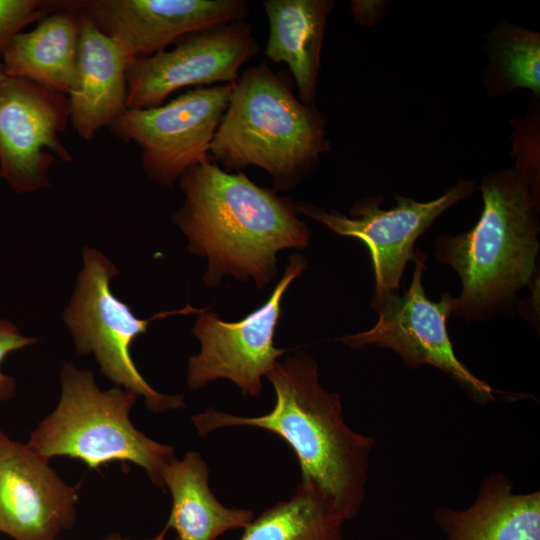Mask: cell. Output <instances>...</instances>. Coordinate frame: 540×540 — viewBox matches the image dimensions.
<instances>
[{
  "label": "cell",
  "mask_w": 540,
  "mask_h": 540,
  "mask_svg": "<svg viewBox=\"0 0 540 540\" xmlns=\"http://www.w3.org/2000/svg\"><path fill=\"white\" fill-rule=\"evenodd\" d=\"M232 89L233 84L197 87L156 107L126 109L109 130L138 146L142 169L152 181L171 186L211 160L210 147Z\"/></svg>",
  "instance_id": "obj_7"
},
{
  "label": "cell",
  "mask_w": 540,
  "mask_h": 540,
  "mask_svg": "<svg viewBox=\"0 0 540 540\" xmlns=\"http://www.w3.org/2000/svg\"><path fill=\"white\" fill-rule=\"evenodd\" d=\"M118 273L114 264L97 250L83 249V269L75 293L64 311L77 351L93 354L101 373L117 385L142 396L155 413L183 408V396L162 394L153 389L136 368L130 354L134 339L146 333L149 323L177 314L200 313L190 305L180 310L161 312L149 319L137 318L129 306L110 289Z\"/></svg>",
  "instance_id": "obj_6"
},
{
  "label": "cell",
  "mask_w": 540,
  "mask_h": 540,
  "mask_svg": "<svg viewBox=\"0 0 540 540\" xmlns=\"http://www.w3.org/2000/svg\"><path fill=\"white\" fill-rule=\"evenodd\" d=\"M78 38L79 10L64 1L34 29L12 37L1 58L4 73L66 94L74 78Z\"/></svg>",
  "instance_id": "obj_17"
},
{
  "label": "cell",
  "mask_w": 540,
  "mask_h": 540,
  "mask_svg": "<svg viewBox=\"0 0 540 540\" xmlns=\"http://www.w3.org/2000/svg\"><path fill=\"white\" fill-rule=\"evenodd\" d=\"M426 254L416 249L415 270L402 295L372 298L378 321L367 331L348 334L339 341L352 348L376 345L396 352L408 368L436 367L478 402L495 399L494 389L477 378L456 357L447 330L453 296L445 293L438 302L427 298L422 276Z\"/></svg>",
  "instance_id": "obj_8"
},
{
  "label": "cell",
  "mask_w": 540,
  "mask_h": 540,
  "mask_svg": "<svg viewBox=\"0 0 540 540\" xmlns=\"http://www.w3.org/2000/svg\"><path fill=\"white\" fill-rule=\"evenodd\" d=\"M475 181L460 180L441 197L418 202L401 195L397 205L389 210L380 208L381 197L358 200L347 217L333 209L326 211L310 203H295L298 214H303L327 226L334 233L361 240L369 250L374 278L373 297L398 293L407 262L414 261V245L446 209L469 197Z\"/></svg>",
  "instance_id": "obj_10"
},
{
  "label": "cell",
  "mask_w": 540,
  "mask_h": 540,
  "mask_svg": "<svg viewBox=\"0 0 540 540\" xmlns=\"http://www.w3.org/2000/svg\"><path fill=\"white\" fill-rule=\"evenodd\" d=\"M275 392L272 410L239 416L208 407L191 420L201 437L226 427H254L280 437L296 455L301 480L334 501L346 521L360 511L374 438L345 421L340 395L319 382L318 364L305 352L278 360L265 376Z\"/></svg>",
  "instance_id": "obj_2"
},
{
  "label": "cell",
  "mask_w": 540,
  "mask_h": 540,
  "mask_svg": "<svg viewBox=\"0 0 540 540\" xmlns=\"http://www.w3.org/2000/svg\"><path fill=\"white\" fill-rule=\"evenodd\" d=\"M433 521L446 540H540V492L516 493L506 475L493 472L468 508L440 506Z\"/></svg>",
  "instance_id": "obj_16"
},
{
  "label": "cell",
  "mask_w": 540,
  "mask_h": 540,
  "mask_svg": "<svg viewBox=\"0 0 540 540\" xmlns=\"http://www.w3.org/2000/svg\"><path fill=\"white\" fill-rule=\"evenodd\" d=\"M269 24L265 54L287 64L299 100L313 105L320 70L324 28L333 2L328 0H264Z\"/></svg>",
  "instance_id": "obj_18"
},
{
  "label": "cell",
  "mask_w": 540,
  "mask_h": 540,
  "mask_svg": "<svg viewBox=\"0 0 540 540\" xmlns=\"http://www.w3.org/2000/svg\"><path fill=\"white\" fill-rule=\"evenodd\" d=\"M179 185L185 199L173 222L190 252L207 259V286L231 276L262 289L276 276L279 251L309 244L311 232L292 199L242 172H227L209 160L186 171Z\"/></svg>",
  "instance_id": "obj_1"
},
{
  "label": "cell",
  "mask_w": 540,
  "mask_h": 540,
  "mask_svg": "<svg viewBox=\"0 0 540 540\" xmlns=\"http://www.w3.org/2000/svg\"><path fill=\"white\" fill-rule=\"evenodd\" d=\"M128 62L117 43L79 10L77 59L67 100L69 122L82 139H93L126 111Z\"/></svg>",
  "instance_id": "obj_15"
},
{
  "label": "cell",
  "mask_w": 540,
  "mask_h": 540,
  "mask_svg": "<svg viewBox=\"0 0 540 540\" xmlns=\"http://www.w3.org/2000/svg\"><path fill=\"white\" fill-rule=\"evenodd\" d=\"M483 210L476 225L435 240L439 262L460 276L462 291L451 314L482 321L512 306L517 291L536 273L539 197L516 168L487 174L481 182Z\"/></svg>",
  "instance_id": "obj_3"
},
{
  "label": "cell",
  "mask_w": 540,
  "mask_h": 540,
  "mask_svg": "<svg viewBox=\"0 0 540 540\" xmlns=\"http://www.w3.org/2000/svg\"><path fill=\"white\" fill-rule=\"evenodd\" d=\"M496 66L509 89L540 91V37L536 32L508 27L498 36Z\"/></svg>",
  "instance_id": "obj_21"
},
{
  "label": "cell",
  "mask_w": 540,
  "mask_h": 540,
  "mask_svg": "<svg viewBox=\"0 0 540 540\" xmlns=\"http://www.w3.org/2000/svg\"><path fill=\"white\" fill-rule=\"evenodd\" d=\"M6 77H7V76H6L5 73H4L3 65H2V63H0V83H1L3 80H5Z\"/></svg>",
  "instance_id": "obj_25"
},
{
  "label": "cell",
  "mask_w": 540,
  "mask_h": 540,
  "mask_svg": "<svg viewBox=\"0 0 540 540\" xmlns=\"http://www.w3.org/2000/svg\"><path fill=\"white\" fill-rule=\"evenodd\" d=\"M78 491L28 443L0 429V532L14 540H55L76 522Z\"/></svg>",
  "instance_id": "obj_14"
},
{
  "label": "cell",
  "mask_w": 540,
  "mask_h": 540,
  "mask_svg": "<svg viewBox=\"0 0 540 540\" xmlns=\"http://www.w3.org/2000/svg\"><path fill=\"white\" fill-rule=\"evenodd\" d=\"M303 256L289 257L288 265L266 302L237 322L221 320L214 312L199 313L192 333L199 340L200 352L188 361L187 383L199 389L218 379L233 382L244 396H258L262 377L287 350L274 345L281 315L282 298L306 269Z\"/></svg>",
  "instance_id": "obj_9"
},
{
  "label": "cell",
  "mask_w": 540,
  "mask_h": 540,
  "mask_svg": "<svg viewBox=\"0 0 540 540\" xmlns=\"http://www.w3.org/2000/svg\"><path fill=\"white\" fill-rule=\"evenodd\" d=\"M34 338L20 334L18 328L8 320L0 318V366L5 357L16 350H20L35 343ZM16 384L13 377L0 370V401L14 397Z\"/></svg>",
  "instance_id": "obj_23"
},
{
  "label": "cell",
  "mask_w": 540,
  "mask_h": 540,
  "mask_svg": "<svg viewBox=\"0 0 540 540\" xmlns=\"http://www.w3.org/2000/svg\"><path fill=\"white\" fill-rule=\"evenodd\" d=\"M68 122L65 94L23 78L0 83V177L14 192L47 188L52 165L73 161L60 139Z\"/></svg>",
  "instance_id": "obj_12"
},
{
  "label": "cell",
  "mask_w": 540,
  "mask_h": 540,
  "mask_svg": "<svg viewBox=\"0 0 540 540\" xmlns=\"http://www.w3.org/2000/svg\"><path fill=\"white\" fill-rule=\"evenodd\" d=\"M345 522L329 495L300 480L289 499L254 517L238 540H345Z\"/></svg>",
  "instance_id": "obj_20"
},
{
  "label": "cell",
  "mask_w": 540,
  "mask_h": 540,
  "mask_svg": "<svg viewBox=\"0 0 540 540\" xmlns=\"http://www.w3.org/2000/svg\"><path fill=\"white\" fill-rule=\"evenodd\" d=\"M128 60L150 57L181 38L244 20L243 0H85L72 1Z\"/></svg>",
  "instance_id": "obj_13"
},
{
  "label": "cell",
  "mask_w": 540,
  "mask_h": 540,
  "mask_svg": "<svg viewBox=\"0 0 540 540\" xmlns=\"http://www.w3.org/2000/svg\"><path fill=\"white\" fill-rule=\"evenodd\" d=\"M101 540H133V539L123 536L119 533H113V534L107 535Z\"/></svg>",
  "instance_id": "obj_24"
},
{
  "label": "cell",
  "mask_w": 540,
  "mask_h": 540,
  "mask_svg": "<svg viewBox=\"0 0 540 540\" xmlns=\"http://www.w3.org/2000/svg\"><path fill=\"white\" fill-rule=\"evenodd\" d=\"M55 409L32 431L28 444L50 460L66 456L97 469L112 461L132 462L163 488V473L175 458L174 448L135 428L130 411L138 396L127 389L102 391L94 374L65 363Z\"/></svg>",
  "instance_id": "obj_5"
},
{
  "label": "cell",
  "mask_w": 540,
  "mask_h": 540,
  "mask_svg": "<svg viewBox=\"0 0 540 540\" xmlns=\"http://www.w3.org/2000/svg\"><path fill=\"white\" fill-rule=\"evenodd\" d=\"M210 471L198 452L176 457L163 473V484L172 498L165 530L176 531L178 540H217L220 535L244 529L254 518L249 509L228 508L209 486Z\"/></svg>",
  "instance_id": "obj_19"
},
{
  "label": "cell",
  "mask_w": 540,
  "mask_h": 540,
  "mask_svg": "<svg viewBox=\"0 0 540 540\" xmlns=\"http://www.w3.org/2000/svg\"><path fill=\"white\" fill-rule=\"evenodd\" d=\"M325 117L300 101L267 64L251 66L233 84L210 147L223 170L266 171L274 190L296 186L329 150Z\"/></svg>",
  "instance_id": "obj_4"
},
{
  "label": "cell",
  "mask_w": 540,
  "mask_h": 540,
  "mask_svg": "<svg viewBox=\"0 0 540 540\" xmlns=\"http://www.w3.org/2000/svg\"><path fill=\"white\" fill-rule=\"evenodd\" d=\"M258 51L251 26L234 21L187 35L171 50L128 62L127 109L163 104L179 89L234 84Z\"/></svg>",
  "instance_id": "obj_11"
},
{
  "label": "cell",
  "mask_w": 540,
  "mask_h": 540,
  "mask_svg": "<svg viewBox=\"0 0 540 540\" xmlns=\"http://www.w3.org/2000/svg\"><path fill=\"white\" fill-rule=\"evenodd\" d=\"M59 5L60 1L0 0V59L13 36Z\"/></svg>",
  "instance_id": "obj_22"
},
{
  "label": "cell",
  "mask_w": 540,
  "mask_h": 540,
  "mask_svg": "<svg viewBox=\"0 0 540 540\" xmlns=\"http://www.w3.org/2000/svg\"><path fill=\"white\" fill-rule=\"evenodd\" d=\"M148 540H166L165 536H164V532L156 535L155 537L151 538V539H148Z\"/></svg>",
  "instance_id": "obj_26"
}]
</instances>
